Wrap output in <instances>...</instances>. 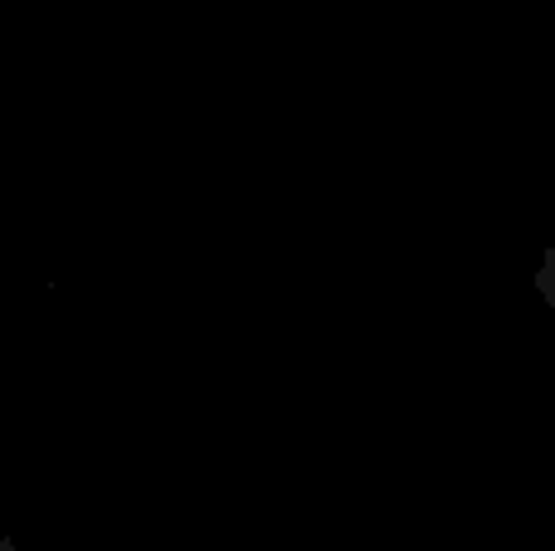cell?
Segmentation results:
<instances>
[{
    "instance_id": "6da1fadb",
    "label": "cell",
    "mask_w": 555,
    "mask_h": 551,
    "mask_svg": "<svg viewBox=\"0 0 555 551\" xmlns=\"http://www.w3.org/2000/svg\"><path fill=\"white\" fill-rule=\"evenodd\" d=\"M537 293H541V303H546L551 318H555V240L546 244V254H541V264H537Z\"/></svg>"
},
{
    "instance_id": "7a4b0ae2",
    "label": "cell",
    "mask_w": 555,
    "mask_h": 551,
    "mask_svg": "<svg viewBox=\"0 0 555 551\" xmlns=\"http://www.w3.org/2000/svg\"><path fill=\"white\" fill-rule=\"evenodd\" d=\"M0 551H20V547L10 542V537H5V527H0Z\"/></svg>"
}]
</instances>
